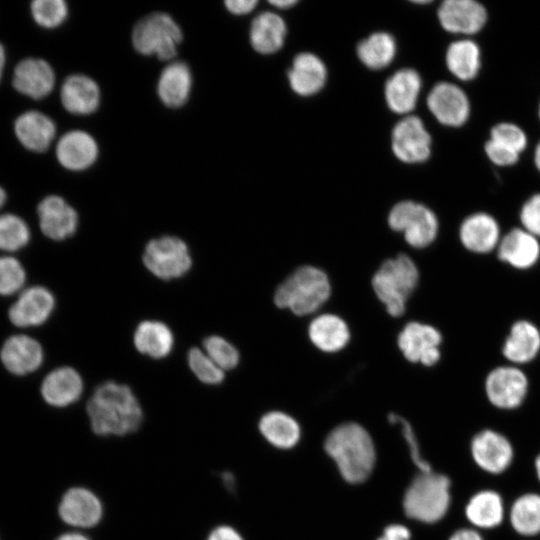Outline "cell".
I'll return each instance as SVG.
<instances>
[{"label":"cell","mask_w":540,"mask_h":540,"mask_svg":"<svg viewBox=\"0 0 540 540\" xmlns=\"http://www.w3.org/2000/svg\"><path fill=\"white\" fill-rule=\"evenodd\" d=\"M258 426L262 436L271 445L280 449L292 448L300 439L299 424L284 412L271 411L264 414Z\"/></svg>","instance_id":"cell-35"},{"label":"cell","mask_w":540,"mask_h":540,"mask_svg":"<svg viewBox=\"0 0 540 540\" xmlns=\"http://www.w3.org/2000/svg\"><path fill=\"white\" fill-rule=\"evenodd\" d=\"M326 76L324 63L311 53L298 54L288 71V80L292 90L301 96H310L321 90Z\"/></svg>","instance_id":"cell-28"},{"label":"cell","mask_w":540,"mask_h":540,"mask_svg":"<svg viewBox=\"0 0 540 540\" xmlns=\"http://www.w3.org/2000/svg\"><path fill=\"white\" fill-rule=\"evenodd\" d=\"M5 63H6V52H5V48H4V46L0 43V81H1V78H2L3 71H4Z\"/></svg>","instance_id":"cell-54"},{"label":"cell","mask_w":540,"mask_h":540,"mask_svg":"<svg viewBox=\"0 0 540 540\" xmlns=\"http://www.w3.org/2000/svg\"><path fill=\"white\" fill-rule=\"evenodd\" d=\"M55 307L52 292L43 286H32L21 292L8 311L9 320L17 327L42 325Z\"/></svg>","instance_id":"cell-16"},{"label":"cell","mask_w":540,"mask_h":540,"mask_svg":"<svg viewBox=\"0 0 540 540\" xmlns=\"http://www.w3.org/2000/svg\"><path fill=\"white\" fill-rule=\"evenodd\" d=\"M441 27L463 38L478 34L488 20L486 7L476 0H445L437 10Z\"/></svg>","instance_id":"cell-11"},{"label":"cell","mask_w":540,"mask_h":540,"mask_svg":"<svg viewBox=\"0 0 540 540\" xmlns=\"http://www.w3.org/2000/svg\"><path fill=\"white\" fill-rule=\"evenodd\" d=\"M484 152L488 160L498 167L513 166L519 161L521 156L489 138L484 143Z\"/></svg>","instance_id":"cell-46"},{"label":"cell","mask_w":540,"mask_h":540,"mask_svg":"<svg viewBox=\"0 0 540 540\" xmlns=\"http://www.w3.org/2000/svg\"><path fill=\"white\" fill-rule=\"evenodd\" d=\"M449 540H483V538L475 529L465 528L456 531Z\"/></svg>","instance_id":"cell-50"},{"label":"cell","mask_w":540,"mask_h":540,"mask_svg":"<svg viewBox=\"0 0 540 540\" xmlns=\"http://www.w3.org/2000/svg\"><path fill=\"white\" fill-rule=\"evenodd\" d=\"M55 155L63 168L74 172L84 171L97 161L99 146L90 133L73 129L59 138Z\"/></svg>","instance_id":"cell-17"},{"label":"cell","mask_w":540,"mask_h":540,"mask_svg":"<svg viewBox=\"0 0 540 540\" xmlns=\"http://www.w3.org/2000/svg\"><path fill=\"white\" fill-rule=\"evenodd\" d=\"M331 293L327 275L314 266L296 269L276 290L274 302L280 308L304 316L318 310Z\"/></svg>","instance_id":"cell-3"},{"label":"cell","mask_w":540,"mask_h":540,"mask_svg":"<svg viewBox=\"0 0 540 540\" xmlns=\"http://www.w3.org/2000/svg\"><path fill=\"white\" fill-rule=\"evenodd\" d=\"M485 391L492 405L500 409L519 407L528 392L525 373L515 366H500L493 369L485 381Z\"/></svg>","instance_id":"cell-13"},{"label":"cell","mask_w":540,"mask_h":540,"mask_svg":"<svg viewBox=\"0 0 540 540\" xmlns=\"http://www.w3.org/2000/svg\"><path fill=\"white\" fill-rule=\"evenodd\" d=\"M391 139L392 151L402 162L420 163L430 157L431 135L417 116L401 119L394 126Z\"/></svg>","instance_id":"cell-12"},{"label":"cell","mask_w":540,"mask_h":540,"mask_svg":"<svg viewBox=\"0 0 540 540\" xmlns=\"http://www.w3.org/2000/svg\"><path fill=\"white\" fill-rule=\"evenodd\" d=\"M535 470H536L538 480L540 481V454L537 456L535 460Z\"/></svg>","instance_id":"cell-56"},{"label":"cell","mask_w":540,"mask_h":540,"mask_svg":"<svg viewBox=\"0 0 540 540\" xmlns=\"http://www.w3.org/2000/svg\"><path fill=\"white\" fill-rule=\"evenodd\" d=\"M193 77L189 65L183 61H172L161 71L157 81V95L169 108H180L189 100Z\"/></svg>","instance_id":"cell-25"},{"label":"cell","mask_w":540,"mask_h":540,"mask_svg":"<svg viewBox=\"0 0 540 540\" xmlns=\"http://www.w3.org/2000/svg\"><path fill=\"white\" fill-rule=\"evenodd\" d=\"M440 332L427 324L408 323L398 336V346L407 360L432 366L440 358Z\"/></svg>","instance_id":"cell-14"},{"label":"cell","mask_w":540,"mask_h":540,"mask_svg":"<svg viewBox=\"0 0 540 540\" xmlns=\"http://www.w3.org/2000/svg\"><path fill=\"white\" fill-rule=\"evenodd\" d=\"M395 53V40L385 32L371 34L357 46V55L361 62L375 70L388 66L394 59Z\"/></svg>","instance_id":"cell-36"},{"label":"cell","mask_w":540,"mask_h":540,"mask_svg":"<svg viewBox=\"0 0 540 540\" xmlns=\"http://www.w3.org/2000/svg\"><path fill=\"white\" fill-rule=\"evenodd\" d=\"M325 450L349 483L364 482L374 468L376 453L372 438L357 423H344L333 429L326 438Z\"/></svg>","instance_id":"cell-2"},{"label":"cell","mask_w":540,"mask_h":540,"mask_svg":"<svg viewBox=\"0 0 540 540\" xmlns=\"http://www.w3.org/2000/svg\"><path fill=\"white\" fill-rule=\"evenodd\" d=\"M390 227L403 232L407 243L415 248L431 244L438 232V220L428 207L413 201L397 203L388 216Z\"/></svg>","instance_id":"cell-8"},{"label":"cell","mask_w":540,"mask_h":540,"mask_svg":"<svg viewBox=\"0 0 540 540\" xmlns=\"http://www.w3.org/2000/svg\"><path fill=\"white\" fill-rule=\"evenodd\" d=\"M206 540H244V538L234 527L218 525L209 532Z\"/></svg>","instance_id":"cell-47"},{"label":"cell","mask_w":540,"mask_h":540,"mask_svg":"<svg viewBox=\"0 0 540 540\" xmlns=\"http://www.w3.org/2000/svg\"><path fill=\"white\" fill-rule=\"evenodd\" d=\"M60 100L67 112L74 115H90L100 106V87L87 75L71 74L61 85Z\"/></svg>","instance_id":"cell-22"},{"label":"cell","mask_w":540,"mask_h":540,"mask_svg":"<svg viewBox=\"0 0 540 540\" xmlns=\"http://www.w3.org/2000/svg\"><path fill=\"white\" fill-rule=\"evenodd\" d=\"M489 139L521 155L528 146V136L518 124L502 121L490 129Z\"/></svg>","instance_id":"cell-41"},{"label":"cell","mask_w":540,"mask_h":540,"mask_svg":"<svg viewBox=\"0 0 540 540\" xmlns=\"http://www.w3.org/2000/svg\"><path fill=\"white\" fill-rule=\"evenodd\" d=\"M131 39L139 54L167 61L176 56L183 32L170 14L152 12L134 25Z\"/></svg>","instance_id":"cell-6"},{"label":"cell","mask_w":540,"mask_h":540,"mask_svg":"<svg viewBox=\"0 0 540 540\" xmlns=\"http://www.w3.org/2000/svg\"><path fill=\"white\" fill-rule=\"evenodd\" d=\"M388 419L392 424L400 425L402 435L405 438L409 451H410L411 459L413 460L414 464L419 468V470L421 472L432 471L429 463H427L421 455V452L417 443V438L415 436V433L410 423L407 420H405L403 417L396 414H390L388 416Z\"/></svg>","instance_id":"cell-44"},{"label":"cell","mask_w":540,"mask_h":540,"mask_svg":"<svg viewBox=\"0 0 540 540\" xmlns=\"http://www.w3.org/2000/svg\"><path fill=\"white\" fill-rule=\"evenodd\" d=\"M309 337L318 349L324 352H337L347 345L350 332L347 324L340 317L334 314H322L310 323Z\"/></svg>","instance_id":"cell-33"},{"label":"cell","mask_w":540,"mask_h":540,"mask_svg":"<svg viewBox=\"0 0 540 540\" xmlns=\"http://www.w3.org/2000/svg\"><path fill=\"white\" fill-rule=\"evenodd\" d=\"M60 520L76 529H89L97 526L104 514L102 501L91 489L73 486L65 490L58 505Z\"/></svg>","instance_id":"cell-9"},{"label":"cell","mask_w":540,"mask_h":540,"mask_svg":"<svg viewBox=\"0 0 540 540\" xmlns=\"http://www.w3.org/2000/svg\"><path fill=\"white\" fill-rule=\"evenodd\" d=\"M56 76L44 59L29 57L17 63L12 84L16 91L34 100L47 97L55 87Z\"/></svg>","instance_id":"cell-18"},{"label":"cell","mask_w":540,"mask_h":540,"mask_svg":"<svg viewBox=\"0 0 540 540\" xmlns=\"http://www.w3.org/2000/svg\"><path fill=\"white\" fill-rule=\"evenodd\" d=\"M421 86L420 75L415 70L405 68L395 72L385 84L388 107L398 114L409 113L417 104Z\"/></svg>","instance_id":"cell-27"},{"label":"cell","mask_w":540,"mask_h":540,"mask_svg":"<svg viewBox=\"0 0 540 540\" xmlns=\"http://www.w3.org/2000/svg\"><path fill=\"white\" fill-rule=\"evenodd\" d=\"M30 229L18 215H0V250L14 252L25 247L30 240Z\"/></svg>","instance_id":"cell-38"},{"label":"cell","mask_w":540,"mask_h":540,"mask_svg":"<svg viewBox=\"0 0 540 540\" xmlns=\"http://www.w3.org/2000/svg\"><path fill=\"white\" fill-rule=\"evenodd\" d=\"M502 497L495 491L482 490L473 495L465 508L468 521L476 528L497 527L504 519Z\"/></svg>","instance_id":"cell-34"},{"label":"cell","mask_w":540,"mask_h":540,"mask_svg":"<svg viewBox=\"0 0 540 540\" xmlns=\"http://www.w3.org/2000/svg\"><path fill=\"white\" fill-rule=\"evenodd\" d=\"M471 454L482 470L499 474L510 466L513 460V447L502 434L493 430H483L472 439Z\"/></svg>","instance_id":"cell-19"},{"label":"cell","mask_w":540,"mask_h":540,"mask_svg":"<svg viewBox=\"0 0 540 540\" xmlns=\"http://www.w3.org/2000/svg\"><path fill=\"white\" fill-rule=\"evenodd\" d=\"M497 252L501 261L517 269H527L539 260L540 243L522 227L513 228L501 237Z\"/></svg>","instance_id":"cell-26"},{"label":"cell","mask_w":540,"mask_h":540,"mask_svg":"<svg viewBox=\"0 0 540 540\" xmlns=\"http://www.w3.org/2000/svg\"><path fill=\"white\" fill-rule=\"evenodd\" d=\"M271 5L280 9H287L297 3V0H272L269 1Z\"/></svg>","instance_id":"cell-52"},{"label":"cell","mask_w":540,"mask_h":540,"mask_svg":"<svg viewBox=\"0 0 540 540\" xmlns=\"http://www.w3.org/2000/svg\"><path fill=\"white\" fill-rule=\"evenodd\" d=\"M533 163L536 170L540 173V140L537 142L533 152Z\"/></svg>","instance_id":"cell-53"},{"label":"cell","mask_w":540,"mask_h":540,"mask_svg":"<svg viewBox=\"0 0 540 540\" xmlns=\"http://www.w3.org/2000/svg\"><path fill=\"white\" fill-rule=\"evenodd\" d=\"M4 367L14 375H26L36 371L43 363L44 352L34 338L17 334L10 336L0 350Z\"/></svg>","instance_id":"cell-20"},{"label":"cell","mask_w":540,"mask_h":540,"mask_svg":"<svg viewBox=\"0 0 540 540\" xmlns=\"http://www.w3.org/2000/svg\"><path fill=\"white\" fill-rule=\"evenodd\" d=\"M14 133L26 149L41 153L51 146L56 136V125L46 114L29 110L16 118Z\"/></svg>","instance_id":"cell-24"},{"label":"cell","mask_w":540,"mask_h":540,"mask_svg":"<svg viewBox=\"0 0 540 540\" xmlns=\"http://www.w3.org/2000/svg\"><path fill=\"white\" fill-rule=\"evenodd\" d=\"M286 25L273 12H262L251 22L249 40L252 48L260 54H272L284 44Z\"/></svg>","instance_id":"cell-31"},{"label":"cell","mask_w":540,"mask_h":540,"mask_svg":"<svg viewBox=\"0 0 540 540\" xmlns=\"http://www.w3.org/2000/svg\"><path fill=\"white\" fill-rule=\"evenodd\" d=\"M145 267L162 280L177 279L188 273L192 257L187 244L176 236H162L150 240L143 251Z\"/></svg>","instance_id":"cell-7"},{"label":"cell","mask_w":540,"mask_h":540,"mask_svg":"<svg viewBox=\"0 0 540 540\" xmlns=\"http://www.w3.org/2000/svg\"><path fill=\"white\" fill-rule=\"evenodd\" d=\"M258 4L257 0H226V9L234 15H245L250 13Z\"/></svg>","instance_id":"cell-48"},{"label":"cell","mask_w":540,"mask_h":540,"mask_svg":"<svg viewBox=\"0 0 540 540\" xmlns=\"http://www.w3.org/2000/svg\"><path fill=\"white\" fill-rule=\"evenodd\" d=\"M30 12L36 24L53 29L66 21L69 9L64 0H35L30 4Z\"/></svg>","instance_id":"cell-39"},{"label":"cell","mask_w":540,"mask_h":540,"mask_svg":"<svg viewBox=\"0 0 540 540\" xmlns=\"http://www.w3.org/2000/svg\"><path fill=\"white\" fill-rule=\"evenodd\" d=\"M539 351V329L526 320L515 322L503 344L502 353L505 358L514 364H525L532 361Z\"/></svg>","instance_id":"cell-30"},{"label":"cell","mask_w":540,"mask_h":540,"mask_svg":"<svg viewBox=\"0 0 540 540\" xmlns=\"http://www.w3.org/2000/svg\"><path fill=\"white\" fill-rule=\"evenodd\" d=\"M205 353L222 369L235 368L240 360L238 350L221 336L210 335L203 340Z\"/></svg>","instance_id":"cell-42"},{"label":"cell","mask_w":540,"mask_h":540,"mask_svg":"<svg viewBox=\"0 0 540 540\" xmlns=\"http://www.w3.org/2000/svg\"><path fill=\"white\" fill-rule=\"evenodd\" d=\"M133 342L141 354L153 359H162L171 353L174 346V336L165 323L157 320H145L136 327Z\"/></svg>","instance_id":"cell-32"},{"label":"cell","mask_w":540,"mask_h":540,"mask_svg":"<svg viewBox=\"0 0 540 540\" xmlns=\"http://www.w3.org/2000/svg\"><path fill=\"white\" fill-rule=\"evenodd\" d=\"M7 200L6 191L0 186V209L4 206Z\"/></svg>","instance_id":"cell-55"},{"label":"cell","mask_w":540,"mask_h":540,"mask_svg":"<svg viewBox=\"0 0 540 540\" xmlns=\"http://www.w3.org/2000/svg\"><path fill=\"white\" fill-rule=\"evenodd\" d=\"M450 479L443 475L421 472L405 492L406 515L424 523H435L447 513L450 505Z\"/></svg>","instance_id":"cell-4"},{"label":"cell","mask_w":540,"mask_h":540,"mask_svg":"<svg viewBox=\"0 0 540 540\" xmlns=\"http://www.w3.org/2000/svg\"><path fill=\"white\" fill-rule=\"evenodd\" d=\"M411 533L409 529L400 524H392L385 528L383 535L378 540H409Z\"/></svg>","instance_id":"cell-49"},{"label":"cell","mask_w":540,"mask_h":540,"mask_svg":"<svg viewBox=\"0 0 540 540\" xmlns=\"http://www.w3.org/2000/svg\"><path fill=\"white\" fill-rule=\"evenodd\" d=\"M55 540H91L87 535L78 531L64 532L57 536Z\"/></svg>","instance_id":"cell-51"},{"label":"cell","mask_w":540,"mask_h":540,"mask_svg":"<svg viewBox=\"0 0 540 540\" xmlns=\"http://www.w3.org/2000/svg\"><path fill=\"white\" fill-rule=\"evenodd\" d=\"M84 382L72 367H58L49 372L40 386L43 400L55 408H64L77 402L82 396Z\"/></svg>","instance_id":"cell-21"},{"label":"cell","mask_w":540,"mask_h":540,"mask_svg":"<svg viewBox=\"0 0 540 540\" xmlns=\"http://www.w3.org/2000/svg\"><path fill=\"white\" fill-rule=\"evenodd\" d=\"M522 228L540 238V192L531 195L522 205L519 213Z\"/></svg>","instance_id":"cell-45"},{"label":"cell","mask_w":540,"mask_h":540,"mask_svg":"<svg viewBox=\"0 0 540 540\" xmlns=\"http://www.w3.org/2000/svg\"><path fill=\"white\" fill-rule=\"evenodd\" d=\"M90 428L100 437H123L139 430L143 410L139 400L125 384L106 381L98 385L87 401Z\"/></svg>","instance_id":"cell-1"},{"label":"cell","mask_w":540,"mask_h":540,"mask_svg":"<svg viewBox=\"0 0 540 540\" xmlns=\"http://www.w3.org/2000/svg\"><path fill=\"white\" fill-rule=\"evenodd\" d=\"M449 72L458 80L468 82L480 73L482 53L480 46L471 38H461L450 43L445 53Z\"/></svg>","instance_id":"cell-29"},{"label":"cell","mask_w":540,"mask_h":540,"mask_svg":"<svg viewBox=\"0 0 540 540\" xmlns=\"http://www.w3.org/2000/svg\"><path fill=\"white\" fill-rule=\"evenodd\" d=\"M426 102L431 114L444 126L458 128L470 118L469 97L457 84L437 83L430 90Z\"/></svg>","instance_id":"cell-10"},{"label":"cell","mask_w":540,"mask_h":540,"mask_svg":"<svg viewBox=\"0 0 540 540\" xmlns=\"http://www.w3.org/2000/svg\"><path fill=\"white\" fill-rule=\"evenodd\" d=\"M537 114H538V118L540 120V100H539V103H538Z\"/></svg>","instance_id":"cell-57"},{"label":"cell","mask_w":540,"mask_h":540,"mask_svg":"<svg viewBox=\"0 0 540 540\" xmlns=\"http://www.w3.org/2000/svg\"><path fill=\"white\" fill-rule=\"evenodd\" d=\"M419 273L415 263L407 255L401 254L386 260L372 279V285L378 299L387 312L401 316L405 311L408 297L416 288Z\"/></svg>","instance_id":"cell-5"},{"label":"cell","mask_w":540,"mask_h":540,"mask_svg":"<svg viewBox=\"0 0 540 540\" xmlns=\"http://www.w3.org/2000/svg\"><path fill=\"white\" fill-rule=\"evenodd\" d=\"M188 365L193 374L204 384L218 385L225 378L222 370L206 353L198 347H193L187 354Z\"/></svg>","instance_id":"cell-40"},{"label":"cell","mask_w":540,"mask_h":540,"mask_svg":"<svg viewBox=\"0 0 540 540\" xmlns=\"http://www.w3.org/2000/svg\"><path fill=\"white\" fill-rule=\"evenodd\" d=\"M37 215L41 232L49 239L62 241L77 230L76 210L59 195L44 197L37 206Z\"/></svg>","instance_id":"cell-15"},{"label":"cell","mask_w":540,"mask_h":540,"mask_svg":"<svg viewBox=\"0 0 540 540\" xmlns=\"http://www.w3.org/2000/svg\"><path fill=\"white\" fill-rule=\"evenodd\" d=\"M513 529L524 536L540 533V495L528 493L518 497L509 513Z\"/></svg>","instance_id":"cell-37"},{"label":"cell","mask_w":540,"mask_h":540,"mask_svg":"<svg viewBox=\"0 0 540 540\" xmlns=\"http://www.w3.org/2000/svg\"><path fill=\"white\" fill-rule=\"evenodd\" d=\"M26 281L25 270L14 257H0V295H12L22 289Z\"/></svg>","instance_id":"cell-43"},{"label":"cell","mask_w":540,"mask_h":540,"mask_svg":"<svg viewBox=\"0 0 540 540\" xmlns=\"http://www.w3.org/2000/svg\"><path fill=\"white\" fill-rule=\"evenodd\" d=\"M463 246L474 253H488L498 247L501 239L500 226L489 213L475 212L468 215L459 230Z\"/></svg>","instance_id":"cell-23"}]
</instances>
